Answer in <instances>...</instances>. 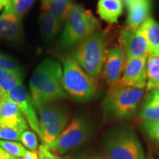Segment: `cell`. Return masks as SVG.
I'll use <instances>...</instances> for the list:
<instances>
[{"mask_svg": "<svg viewBox=\"0 0 159 159\" xmlns=\"http://www.w3.org/2000/svg\"><path fill=\"white\" fill-rule=\"evenodd\" d=\"M148 91L159 89V55H148L147 61Z\"/></svg>", "mask_w": 159, "mask_h": 159, "instance_id": "7402d4cb", "label": "cell"}, {"mask_svg": "<svg viewBox=\"0 0 159 159\" xmlns=\"http://www.w3.org/2000/svg\"><path fill=\"white\" fill-rule=\"evenodd\" d=\"M74 5L73 0H52L49 5H42L41 10L48 11L61 27L63 22L66 21L69 11Z\"/></svg>", "mask_w": 159, "mask_h": 159, "instance_id": "d6986e66", "label": "cell"}, {"mask_svg": "<svg viewBox=\"0 0 159 159\" xmlns=\"http://www.w3.org/2000/svg\"><path fill=\"white\" fill-rule=\"evenodd\" d=\"M38 154L39 159H64L57 156V154L52 152L41 144L38 148Z\"/></svg>", "mask_w": 159, "mask_h": 159, "instance_id": "f546056e", "label": "cell"}, {"mask_svg": "<svg viewBox=\"0 0 159 159\" xmlns=\"http://www.w3.org/2000/svg\"><path fill=\"white\" fill-rule=\"evenodd\" d=\"M62 77L63 68L58 61L47 58L38 66L30 81L31 99L35 108L66 98Z\"/></svg>", "mask_w": 159, "mask_h": 159, "instance_id": "6da1fadb", "label": "cell"}, {"mask_svg": "<svg viewBox=\"0 0 159 159\" xmlns=\"http://www.w3.org/2000/svg\"><path fill=\"white\" fill-rule=\"evenodd\" d=\"M7 99L11 100L17 105L27 122L29 123L30 128L39 136V120L35 108V107L32 101L31 96L28 94L23 84H20L15 87L9 93Z\"/></svg>", "mask_w": 159, "mask_h": 159, "instance_id": "8fae6325", "label": "cell"}, {"mask_svg": "<svg viewBox=\"0 0 159 159\" xmlns=\"http://www.w3.org/2000/svg\"><path fill=\"white\" fill-rule=\"evenodd\" d=\"M69 159H105V158L97 152H81L73 154Z\"/></svg>", "mask_w": 159, "mask_h": 159, "instance_id": "f1b7e54d", "label": "cell"}, {"mask_svg": "<svg viewBox=\"0 0 159 159\" xmlns=\"http://www.w3.org/2000/svg\"><path fill=\"white\" fill-rule=\"evenodd\" d=\"M99 21L90 11L80 5L71 7L65 21V28L61 43L63 48L78 45L81 41L97 31Z\"/></svg>", "mask_w": 159, "mask_h": 159, "instance_id": "3957f363", "label": "cell"}, {"mask_svg": "<svg viewBox=\"0 0 159 159\" xmlns=\"http://www.w3.org/2000/svg\"><path fill=\"white\" fill-rule=\"evenodd\" d=\"M23 83L22 71L0 69V92L2 99H7L9 93L17 85Z\"/></svg>", "mask_w": 159, "mask_h": 159, "instance_id": "ffe728a7", "label": "cell"}, {"mask_svg": "<svg viewBox=\"0 0 159 159\" xmlns=\"http://www.w3.org/2000/svg\"><path fill=\"white\" fill-rule=\"evenodd\" d=\"M52 1V0H41V2H42V5H49Z\"/></svg>", "mask_w": 159, "mask_h": 159, "instance_id": "d6a6232c", "label": "cell"}, {"mask_svg": "<svg viewBox=\"0 0 159 159\" xmlns=\"http://www.w3.org/2000/svg\"><path fill=\"white\" fill-rule=\"evenodd\" d=\"M91 133L92 129L88 121L83 118H75L52 144L45 148L55 154L63 155L85 143Z\"/></svg>", "mask_w": 159, "mask_h": 159, "instance_id": "ba28073f", "label": "cell"}, {"mask_svg": "<svg viewBox=\"0 0 159 159\" xmlns=\"http://www.w3.org/2000/svg\"><path fill=\"white\" fill-rule=\"evenodd\" d=\"M139 116L143 122H159V89L150 91Z\"/></svg>", "mask_w": 159, "mask_h": 159, "instance_id": "e0dca14e", "label": "cell"}, {"mask_svg": "<svg viewBox=\"0 0 159 159\" xmlns=\"http://www.w3.org/2000/svg\"><path fill=\"white\" fill-rule=\"evenodd\" d=\"M97 13L101 19L109 24L118 23L123 13L122 0H99Z\"/></svg>", "mask_w": 159, "mask_h": 159, "instance_id": "2e32d148", "label": "cell"}, {"mask_svg": "<svg viewBox=\"0 0 159 159\" xmlns=\"http://www.w3.org/2000/svg\"></svg>", "mask_w": 159, "mask_h": 159, "instance_id": "d590c367", "label": "cell"}, {"mask_svg": "<svg viewBox=\"0 0 159 159\" xmlns=\"http://www.w3.org/2000/svg\"><path fill=\"white\" fill-rule=\"evenodd\" d=\"M0 69L7 71H22L20 65L13 57L0 52Z\"/></svg>", "mask_w": 159, "mask_h": 159, "instance_id": "83f0119b", "label": "cell"}, {"mask_svg": "<svg viewBox=\"0 0 159 159\" xmlns=\"http://www.w3.org/2000/svg\"><path fill=\"white\" fill-rule=\"evenodd\" d=\"M20 142L26 149L35 151L39 148V143L36 134L33 131L26 130L24 131L20 138Z\"/></svg>", "mask_w": 159, "mask_h": 159, "instance_id": "4316f807", "label": "cell"}, {"mask_svg": "<svg viewBox=\"0 0 159 159\" xmlns=\"http://www.w3.org/2000/svg\"><path fill=\"white\" fill-rule=\"evenodd\" d=\"M34 2L35 0H11L3 12L13 13L22 19L23 16L32 7Z\"/></svg>", "mask_w": 159, "mask_h": 159, "instance_id": "603a6c76", "label": "cell"}, {"mask_svg": "<svg viewBox=\"0 0 159 159\" xmlns=\"http://www.w3.org/2000/svg\"><path fill=\"white\" fill-rule=\"evenodd\" d=\"M103 148L108 159H144L142 145L136 133L129 128L111 131L105 137Z\"/></svg>", "mask_w": 159, "mask_h": 159, "instance_id": "8992f818", "label": "cell"}, {"mask_svg": "<svg viewBox=\"0 0 159 159\" xmlns=\"http://www.w3.org/2000/svg\"><path fill=\"white\" fill-rule=\"evenodd\" d=\"M119 41V47L125 53L126 59L148 57V43L140 27H125L121 31Z\"/></svg>", "mask_w": 159, "mask_h": 159, "instance_id": "9c48e42d", "label": "cell"}, {"mask_svg": "<svg viewBox=\"0 0 159 159\" xmlns=\"http://www.w3.org/2000/svg\"><path fill=\"white\" fill-rule=\"evenodd\" d=\"M143 94L142 89L120 84L110 87L102 105L105 116L116 119L131 118L142 100Z\"/></svg>", "mask_w": 159, "mask_h": 159, "instance_id": "277c9868", "label": "cell"}, {"mask_svg": "<svg viewBox=\"0 0 159 159\" xmlns=\"http://www.w3.org/2000/svg\"><path fill=\"white\" fill-rule=\"evenodd\" d=\"M23 132L24 131L20 129L0 125V140L11 142L20 141V138Z\"/></svg>", "mask_w": 159, "mask_h": 159, "instance_id": "d4e9b609", "label": "cell"}, {"mask_svg": "<svg viewBox=\"0 0 159 159\" xmlns=\"http://www.w3.org/2000/svg\"><path fill=\"white\" fill-rule=\"evenodd\" d=\"M2 95H1V92H0V102L2 101Z\"/></svg>", "mask_w": 159, "mask_h": 159, "instance_id": "836d02e7", "label": "cell"}, {"mask_svg": "<svg viewBox=\"0 0 159 159\" xmlns=\"http://www.w3.org/2000/svg\"><path fill=\"white\" fill-rule=\"evenodd\" d=\"M63 85L66 94L77 101L85 102L94 98L97 85L79 65L73 55L63 58Z\"/></svg>", "mask_w": 159, "mask_h": 159, "instance_id": "7a4b0ae2", "label": "cell"}, {"mask_svg": "<svg viewBox=\"0 0 159 159\" xmlns=\"http://www.w3.org/2000/svg\"><path fill=\"white\" fill-rule=\"evenodd\" d=\"M39 22L43 41L47 43L52 42L56 35L58 34L61 27L46 10H41Z\"/></svg>", "mask_w": 159, "mask_h": 159, "instance_id": "44dd1931", "label": "cell"}, {"mask_svg": "<svg viewBox=\"0 0 159 159\" xmlns=\"http://www.w3.org/2000/svg\"><path fill=\"white\" fill-rule=\"evenodd\" d=\"M128 10L127 27L139 28L150 16V0H122Z\"/></svg>", "mask_w": 159, "mask_h": 159, "instance_id": "9a60e30c", "label": "cell"}, {"mask_svg": "<svg viewBox=\"0 0 159 159\" xmlns=\"http://www.w3.org/2000/svg\"><path fill=\"white\" fill-rule=\"evenodd\" d=\"M0 125L12 127L25 131L27 122L19 108L8 99H2L0 102Z\"/></svg>", "mask_w": 159, "mask_h": 159, "instance_id": "4fadbf2b", "label": "cell"}, {"mask_svg": "<svg viewBox=\"0 0 159 159\" xmlns=\"http://www.w3.org/2000/svg\"><path fill=\"white\" fill-rule=\"evenodd\" d=\"M21 159H39V157L36 151L27 150Z\"/></svg>", "mask_w": 159, "mask_h": 159, "instance_id": "4dcf8cb0", "label": "cell"}, {"mask_svg": "<svg viewBox=\"0 0 159 159\" xmlns=\"http://www.w3.org/2000/svg\"><path fill=\"white\" fill-rule=\"evenodd\" d=\"M147 61L148 57L126 59L119 84L142 89L146 87L148 82Z\"/></svg>", "mask_w": 159, "mask_h": 159, "instance_id": "30bf717a", "label": "cell"}, {"mask_svg": "<svg viewBox=\"0 0 159 159\" xmlns=\"http://www.w3.org/2000/svg\"><path fill=\"white\" fill-rule=\"evenodd\" d=\"M0 148L11 156L21 158L27 152V149L18 142L0 140Z\"/></svg>", "mask_w": 159, "mask_h": 159, "instance_id": "cb8c5ba5", "label": "cell"}, {"mask_svg": "<svg viewBox=\"0 0 159 159\" xmlns=\"http://www.w3.org/2000/svg\"><path fill=\"white\" fill-rule=\"evenodd\" d=\"M106 53L104 35L96 31L77 46L73 57L89 76L97 80L103 71Z\"/></svg>", "mask_w": 159, "mask_h": 159, "instance_id": "5b68a950", "label": "cell"}, {"mask_svg": "<svg viewBox=\"0 0 159 159\" xmlns=\"http://www.w3.org/2000/svg\"><path fill=\"white\" fill-rule=\"evenodd\" d=\"M149 159H152V158H149Z\"/></svg>", "mask_w": 159, "mask_h": 159, "instance_id": "e575fe53", "label": "cell"}, {"mask_svg": "<svg viewBox=\"0 0 159 159\" xmlns=\"http://www.w3.org/2000/svg\"><path fill=\"white\" fill-rule=\"evenodd\" d=\"M141 127L150 140L159 144V122H142Z\"/></svg>", "mask_w": 159, "mask_h": 159, "instance_id": "484cf974", "label": "cell"}, {"mask_svg": "<svg viewBox=\"0 0 159 159\" xmlns=\"http://www.w3.org/2000/svg\"><path fill=\"white\" fill-rule=\"evenodd\" d=\"M37 110L41 145L47 147L52 144L66 128L69 116L64 109L52 103L43 105Z\"/></svg>", "mask_w": 159, "mask_h": 159, "instance_id": "52a82bcc", "label": "cell"}, {"mask_svg": "<svg viewBox=\"0 0 159 159\" xmlns=\"http://www.w3.org/2000/svg\"><path fill=\"white\" fill-rule=\"evenodd\" d=\"M0 159H21V158L11 156V155L7 153V152H5L3 149L0 148Z\"/></svg>", "mask_w": 159, "mask_h": 159, "instance_id": "1f68e13d", "label": "cell"}, {"mask_svg": "<svg viewBox=\"0 0 159 159\" xmlns=\"http://www.w3.org/2000/svg\"><path fill=\"white\" fill-rule=\"evenodd\" d=\"M139 27L148 41L149 55H159V24L149 16Z\"/></svg>", "mask_w": 159, "mask_h": 159, "instance_id": "ac0fdd59", "label": "cell"}, {"mask_svg": "<svg viewBox=\"0 0 159 159\" xmlns=\"http://www.w3.org/2000/svg\"><path fill=\"white\" fill-rule=\"evenodd\" d=\"M22 35V19L13 13L2 12L0 16V39L10 43H16Z\"/></svg>", "mask_w": 159, "mask_h": 159, "instance_id": "5bb4252c", "label": "cell"}, {"mask_svg": "<svg viewBox=\"0 0 159 159\" xmlns=\"http://www.w3.org/2000/svg\"><path fill=\"white\" fill-rule=\"evenodd\" d=\"M125 53L119 47H112L107 50L103 66L105 81L110 87L118 85L122 78L125 64Z\"/></svg>", "mask_w": 159, "mask_h": 159, "instance_id": "7c38bea8", "label": "cell"}]
</instances>
